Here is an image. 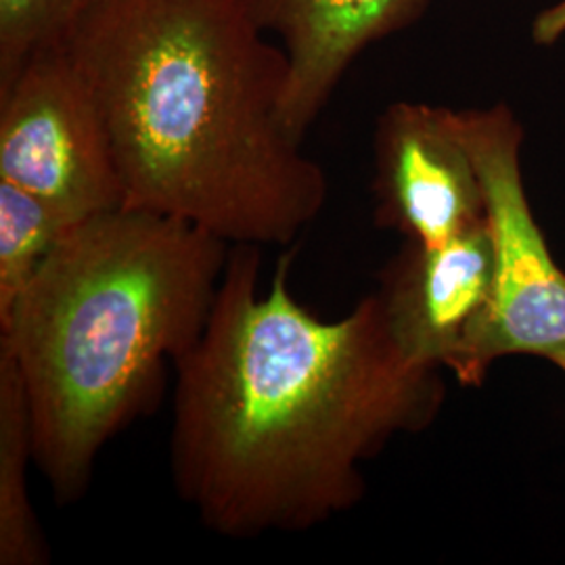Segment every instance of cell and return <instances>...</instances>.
I'll return each mask as SVG.
<instances>
[{"mask_svg": "<svg viewBox=\"0 0 565 565\" xmlns=\"http://www.w3.org/2000/svg\"><path fill=\"white\" fill-rule=\"evenodd\" d=\"M30 411L15 363L0 350V565H46L51 548L30 499Z\"/></svg>", "mask_w": 565, "mask_h": 565, "instance_id": "9", "label": "cell"}, {"mask_svg": "<svg viewBox=\"0 0 565 565\" xmlns=\"http://www.w3.org/2000/svg\"><path fill=\"white\" fill-rule=\"evenodd\" d=\"M76 221L0 179V323Z\"/></svg>", "mask_w": 565, "mask_h": 565, "instance_id": "10", "label": "cell"}, {"mask_svg": "<svg viewBox=\"0 0 565 565\" xmlns=\"http://www.w3.org/2000/svg\"><path fill=\"white\" fill-rule=\"evenodd\" d=\"M0 179L76 223L124 207L102 111L67 42L36 51L0 86Z\"/></svg>", "mask_w": 565, "mask_h": 565, "instance_id": "5", "label": "cell"}, {"mask_svg": "<svg viewBox=\"0 0 565 565\" xmlns=\"http://www.w3.org/2000/svg\"><path fill=\"white\" fill-rule=\"evenodd\" d=\"M228 254L198 224L103 212L63 237L0 323L34 467L57 505L78 503L103 448L160 403L168 364L202 335Z\"/></svg>", "mask_w": 565, "mask_h": 565, "instance_id": "3", "label": "cell"}, {"mask_svg": "<svg viewBox=\"0 0 565 565\" xmlns=\"http://www.w3.org/2000/svg\"><path fill=\"white\" fill-rule=\"evenodd\" d=\"M486 198L494 243V289L484 321L476 327L450 369L461 385L480 387L490 366L507 356H565V270L555 263L536 223L522 179L524 130L507 105L452 109Z\"/></svg>", "mask_w": 565, "mask_h": 565, "instance_id": "4", "label": "cell"}, {"mask_svg": "<svg viewBox=\"0 0 565 565\" xmlns=\"http://www.w3.org/2000/svg\"><path fill=\"white\" fill-rule=\"evenodd\" d=\"M373 158L380 228L406 242L440 245L484 223V186L452 109L392 103L377 120Z\"/></svg>", "mask_w": 565, "mask_h": 565, "instance_id": "6", "label": "cell"}, {"mask_svg": "<svg viewBox=\"0 0 565 565\" xmlns=\"http://www.w3.org/2000/svg\"><path fill=\"white\" fill-rule=\"evenodd\" d=\"M565 36V0L543 9L536 20L532 21L530 39L539 46H551Z\"/></svg>", "mask_w": 565, "mask_h": 565, "instance_id": "12", "label": "cell"}, {"mask_svg": "<svg viewBox=\"0 0 565 565\" xmlns=\"http://www.w3.org/2000/svg\"><path fill=\"white\" fill-rule=\"evenodd\" d=\"M492 289L494 243L484 221L440 245L404 242L373 294L404 354L450 373L484 321Z\"/></svg>", "mask_w": 565, "mask_h": 565, "instance_id": "7", "label": "cell"}, {"mask_svg": "<svg viewBox=\"0 0 565 565\" xmlns=\"http://www.w3.org/2000/svg\"><path fill=\"white\" fill-rule=\"evenodd\" d=\"M553 364H555V366H557V369H559V371L565 375V356H559L557 361H553Z\"/></svg>", "mask_w": 565, "mask_h": 565, "instance_id": "13", "label": "cell"}, {"mask_svg": "<svg viewBox=\"0 0 565 565\" xmlns=\"http://www.w3.org/2000/svg\"><path fill=\"white\" fill-rule=\"evenodd\" d=\"M289 61L285 130L303 141L343 74L371 44L417 20L429 0H249Z\"/></svg>", "mask_w": 565, "mask_h": 565, "instance_id": "8", "label": "cell"}, {"mask_svg": "<svg viewBox=\"0 0 565 565\" xmlns=\"http://www.w3.org/2000/svg\"><path fill=\"white\" fill-rule=\"evenodd\" d=\"M90 0H0V86L36 51L67 41Z\"/></svg>", "mask_w": 565, "mask_h": 565, "instance_id": "11", "label": "cell"}, {"mask_svg": "<svg viewBox=\"0 0 565 565\" xmlns=\"http://www.w3.org/2000/svg\"><path fill=\"white\" fill-rule=\"evenodd\" d=\"M67 49L102 111L124 207L287 247L329 198L282 126L289 61L249 0H90Z\"/></svg>", "mask_w": 565, "mask_h": 565, "instance_id": "2", "label": "cell"}, {"mask_svg": "<svg viewBox=\"0 0 565 565\" xmlns=\"http://www.w3.org/2000/svg\"><path fill=\"white\" fill-rule=\"evenodd\" d=\"M289 266L285 254L260 294V247L231 245L202 335L174 363V492L226 539L350 511L364 463L445 406V371L404 354L375 294L324 321L291 294Z\"/></svg>", "mask_w": 565, "mask_h": 565, "instance_id": "1", "label": "cell"}]
</instances>
